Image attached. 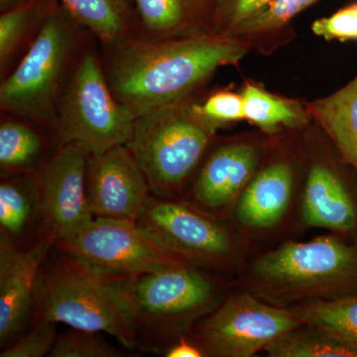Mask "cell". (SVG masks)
<instances>
[{
	"instance_id": "1",
	"label": "cell",
	"mask_w": 357,
	"mask_h": 357,
	"mask_svg": "<svg viewBox=\"0 0 357 357\" xmlns=\"http://www.w3.org/2000/svg\"><path fill=\"white\" fill-rule=\"evenodd\" d=\"M103 67L115 98L136 116L184 102L215 70L236 65L248 46L217 33L172 39L131 37L109 47Z\"/></svg>"
},
{
	"instance_id": "2",
	"label": "cell",
	"mask_w": 357,
	"mask_h": 357,
	"mask_svg": "<svg viewBox=\"0 0 357 357\" xmlns=\"http://www.w3.org/2000/svg\"><path fill=\"white\" fill-rule=\"evenodd\" d=\"M36 321L103 333L124 349L137 351L132 324L114 278L91 269L55 245L37 275L30 325Z\"/></svg>"
},
{
	"instance_id": "3",
	"label": "cell",
	"mask_w": 357,
	"mask_h": 357,
	"mask_svg": "<svg viewBox=\"0 0 357 357\" xmlns=\"http://www.w3.org/2000/svg\"><path fill=\"white\" fill-rule=\"evenodd\" d=\"M132 324L137 351L164 354L217 297L215 282L189 264L153 273L112 277Z\"/></svg>"
},
{
	"instance_id": "4",
	"label": "cell",
	"mask_w": 357,
	"mask_h": 357,
	"mask_svg": "<svg viewBox=\"0 0 357 357\" xmlns=\"http://www.w3.org/2000/svg\"><path fill=\"white\" fill-rule=\"evenodd\" d=\"M218 126L189 100L140 115L126 147L158 198L176 199L194 173Z\"/></svg>"
},
{
	"instance_id": "5",
	"label": "cell",
	"mask_w": 357,
	"mask_h": 357,
	"mask_svg": "<svg viewBox=\"0 0 357 357\" xmlns=\"http://www.w3.org/2000/svg\"><path fill=\"white\" fill-rule=\"evenodd\" d=\"M67 11L45 15L34 39L0 86V107L55 129L59 103L76 66L79 33Z\"/></svg>"
},
{
	"instance_id": "6",
	"label": "cell",
	"mask_w": 357,
	"mask_h": 357,
	"mask_svg": "<svg viewBox=\"0 0 357 357\" xmlns=\"http://www.w3.org/2000/svg\"><path fill=\"white\" fill-rule=\"evenodd\" d=\"M253 274L274 302L307 295H354L357 248L333 236L286 243L259 258Z\"/></svg>"
},
{
	"instance_id": "7",
	"label": "cell",
	"mask_w": 357,
	"mask_h": 357,
	"mask_svg": "<svg viewBox=\"0 0 357 357\" xmlns=\"http://www.w3.org/2000/svg\"><path fill=\"white\" fill-rule=\"evenodd\" d=\"M136 119L115 98L98 56L88 51L77 59L59 103L54 129L58 147L77 143L96 155L126 145Z\"/></svg>"
},
{
	"instance_id": "8",
	"label": "cell",
	"mask_w": 357,
	"mask_h": 357,
	"mask_svg": "<svg viewBox=\"0 0 357 357\" xmlns=\"http://www.w3.org/2000/svg\"><path fill=\"white\" fill-rule=\"evenodd\" d=\"M55 246L98 273L112 277L153 273L188 264L155 243L132 220L93 218L77 236Z\"/></svg>"
},
{
	"instance_id": "9",
	"label": "cell",
	"mask_w": 357,
	"mask_h": 357,
	"mask_svg": "<svg viewBox=\"0 0 357 357\" xmlns=\"http://www.w3.org/2000/svg\"><path fill=\"white\" fill-rule=\"evenodd\" d=\"M300 324L291 311L241 294L213 310L192 335L204 356L250 357Z\"/></svg>"
},
{
	"instance_id": "10",
	"label": "cell",
	"mask_w": 357,
	"mask_h": 357,
	"mask_svg": "<svg viewBox=\"0 0 357 357\" xmlns=\"http://www.w3.org/2000/svg\"><path fill=\"white\" fill-rule=\"evenodd\" d=\"M91 154L77 143L60 145L39 172V237L66 241L93 220L86 195ZM36 238V239H37Z\"/></svg>"
},
{
	"instance_id": "11",
	"label": "cell",
	"mask_w": 357,
	"mask_h": 357,
	"mask_svg": "<svg viewBox=\"0 0 357 357\" xmlns=\"http://www.w3.org/2000/svg\"><path fill=\"white\" fill-rule=\"evenodd\" d=\"M136 223L188 264L220 263L231 251V237L222 225L176 199L152 195Z\"/></svg>"
},
{
	"instance_id": "12",
	"label": "cell",
	"mask_w": 357,
	"mask_h": 357,
	"mask_svg": "<svg viewBox=\"0 0 357 357\" xmlns=\"http://www.w3.org/2000/svg\"><path fill=\"white\" fill-rule=\"evenodd\" d=\"M86 195L93 218L136 222L152 192L132 154L121 145L91 155Z\"/></svg>"
},
{
	"instance_id": "13",
	"label": "cell",
	"mask_w": 357,
	"mask_h": 357,
	"mask_svg": "<svg viewBox=\"0 0 357 357\" xmlns=\"http://www.w3.org/2000/svg\"><path fill=\"white\" fill-rule=\"evenodd\" d=\"M55 245L49 237H39L21 248L0 236V347L13 344L31 321L37 275Z\"/></svg>"
},
{
	"instance_id": "14",
	"label": "cell",
	"mask_w": 357,
	"mask_h": 357,
	"mask_svg": "<svg viewBox=\"0 0 357 357\" xmlns=\"http://www.w3.org/2000/svg\"><path fill=\"white\" fill-rule=\"evenodd\" d=\"M257 164L255 147L243 143L223 145L202 168L192 187V199L206 210H222L243 192Z\"/></svg>"
},
{
	"instance_id": "15",
	"label": "cell",
	"mask_w": 357,
	"mask_h": 357,
	"mask_svg": "<svg viewBox=\"0 0 357 357\" xmlns=\"http://www.w3.org/2000/svg\"><path fill=\"white\" fill-rule=\"evenodd\" d=\"M293 174L287 164L267 167L246 185L236 206L237 220L253 229L276 225L292 197Z\"/></svg>"
},
{
	"instance_id": "16",
	"label": "cell",
	"mask_w": 357,
	"mask_h": 357,
	"mask_svg": "<svg viewBox=\"0 0 357 357\" xmlns=\"http://www.w3.org/2000/svg\"><path fill=\"white\" fill-rule=\"evenodd\" d=\"M303 217L307 225L347 231L356 225L354 202L335 174L323 165L310 171L303 204Z\"/></svg>"
},
{
	"instance_id": "17",
	"label": "cell",
	"mask_w": 357,
	"mask_h": 357,
	"mask_svg": "<svg viewBox=\"0 0 357 357\" xmlns=\"http://www.w3.org/2000/svg\"><path fill=\"white\" fill-rule=\"evenodd\" d=\"M39 172L1 178L0 183V236L18 248H29L38 234Z\"/></svg>"
},
{
	"instance_id": "18",
	"label": "cell",
	"mask_w": 357,
	"mask_h": 357,
	"mask_svg": "<svg viewBox=\"0 0 357 357\" xmlns=\"http://www.w3.org/2000/svg\"><path fill=\"white\" fill-rule=\"evenodd\" d=\"M147 39H172L213 33L204 20L211 0H135Z\"/></svg>"
},
{
	"instance_id": "19",
	"label": "cell",
	"mask_w": 357,
	"mask_h": 357,
	"mask_svg": "<svg viewBox=\"0 0 357 357\" xmlns=\"http://www.w3.org/2000/svg\"><path fill=\"white\" fill-rule=\"evenodd\" d=\"M309 112L357 171V77L333 95L311 103Z\"/></svg>"
},
{
	"instance_id": "20",
	"label": "cell",
	"mask_w": 357,
	"mask_h": 357,
	"mask_svg": "<svg viewBox=\"0 0 357 357\" xmlns=\"http://www.w3.org/2000/svg\"><path fill=\"white\" fill-rule=\"evenodd\" d=\"M38 131L25 122L3 121L0 126L1 178L36 173L51 156Z\"/></svg>"
},
{
	"instance_id": "21",
	"label": "cell",
	"mask_w": 357,
	"mask_h": 357,
	"mask_svg": "<svg viewBox=\"0 0 357 357\" xmlns=\"http://www.w3.org/2000/svg\"><path fill=\"white\" fill-rule=\"evenodd\" d=\"M66 11L103 44L112 47L131 38L126 0H61Z\"/></svg>"
},
{
	"instance_id": "22",
	"label": "cell",
	"mask_w": 357,
	"mask_h": 357,
	"mask_svg": "<svg viewBox=\"0 0 357 357\" xmlns=\"http://www.w3.org/2000/svg\"><path fill=\"white\" fill-rule=\"evenodd\" d=\"M291 312L301 323L325 331L357 351V294L314 301Z\"/></svg>"
},
{
	"instance_id": "23",
	"label": "cell",
	"mask_w": 357,
	"mask_h": 357,
	"mask_svg": "<svg viewBox=\"0 0 357 357\" xmlns=\"http://www.w3.org/2000/svg\"><path fill=\"white\" fill-rule=\"evenodd\" d=\"M298 328L271 342L265 351L274 357H357V351L317 326Z\"/></svg>"
},
{
	"instance_id": "24",
	"label": "cell",
	"mask_w": 357,
	"mask_h": 357,
	"mask_svg": "<svg viewBox=\"0 0 357 357\" xmlns=\"http://www.w3.org/2000/svg\"><path fill=\"white\" fill-rule=\"evenodd\" d=\"M245 119L265 131H274L280 126H297L306 121L305 114L297 105L272 96L253 84L244 89Z\"/></svg>"
},
{
	"instance_id": "25",
	"label": "cell",
	"mask_w": 357,
	"mask_h": 357,
	"mask_svg": "<svg viewBox=\"0 0 357 357\" xmlns=\"http://www.w3.org/2000/svg\"><path fill=\"white\" fill-rule=\"evenodd\" d=\"M36 13V3L32 0H26L3 11L0 16V68L2 75L32 34L33 26L40 24L44 20L36 22L34 20Z\"/></svg>"
},
{
	"instance_id": "26",
	"label": "cell",
	"mask_w": 357,
	"mask_h": 357,
	"mask_svg": "<svg viewBox=\"0 0 357 357\" xmlns=\"http://www.w3.org/2000/svg\"><path fill=\"white\" fill-rule=\"evenodd\" d=\"M105 333L70 328L58 335L50 357H124L128 349L115 347Z\"/></svg>"
},
{
	"instance_id": "27",
	"label": "cell",
	"mask_w": 357,
	"mask_h": 357,
	"mask_svg": "<svg viewBox=\"0 0 357 357\" xmlns=\"http://www.w3.org/2000/svg\"><path fill=\"white\" fill-rule=\"evenodd\" d=\"M317 1L319 0H273L259 13L237 26L227 35L238 37L239 35L271 31L285 25L297 14Z\"/></svg>"
},
{
	"instance_id": "28",
	"label": "cell",
	"mask_w": 357,
	"mask_h": 357,
	"mask_svg": "<svg viewBox=\"0 0 357 357\" xmlns=\"http://www.w3.org/2000/svg\"><path fill=\"white\" fill-rule=\"evenodd\" d=\"M58 324L33 321L13 344L2 349L0 357H43L50 356L57 340Z\"/></svg>"
},
{
	"instance_id": "29",
	"label": "cell",
	"mask_w": 357,
	"mask_h": 357,
	"mask_svg": "<svg viewBox=\"0 0 357 357\" xmlns=\"http://www.w3.org/2000/svg\"><path fill=\"white\" fill-rule=\"evenodd\" d=\"M273 0H211L213 33L229 34Z\"/></svg>"
},
{
	"instance_id": "30",
	"label": "cell",
	"mask_w": 357,
	"mask_h": 357,
	"mask_svg": "<svg viewBox=\"0 0 357 357\" xmlns=\"http://www.w3.org/2000/svg\"><path fill=\"white\" fill-rule=\"evenodd\" d=\"M312 29L314 34L326 40H357V3L314 21Z\"/></svg>"
},
{
	"instance_id": "31",
	"label": "cell",
	"mask_w": 357,
	"mask_h": 357,
	"mask_svg": "<svg viewBox=\"0 0 357 357\" xmlns=\"http://www.w3.org/2000/svg\"><path fill=\"white\" fill-rule=\"evenodd\" d=\"M199 112L215 123L245 119V105L243 95L218 91L211 95L204 105H199Z\"/></svg>"
},
{
	"instance_id": "32",
	"label": "cell",
	"mask_w": 357,
	"mask_h": 357,
	"mask_svg": "<svg viewBox=\"0 0 357 357\" xmlns=\"http://www.w3.org/2000/svg\"><path fill=\"white\" fill-rule=\"evenodd\" d=\"M204 356L203 351L199 349L198 345L195 342H189L185 337L178 340L164 354L165 357H201Z\"/></svg>"
},
{
	"instance_id": "33",
	"label": "cell",
	"mask_w": 357,
	"mask_h": 357,
	"mask_svg": "<svg viewBox=\"0 0 357 357\" xmlns=\"http://www.w3.org/2000/svg\"><path fill=\"white\" fill-rule=\"evenodd\" d=\"M21 2H23V0H0V8H1L2 13H3L7 9L17 6Z\"/></svg>"
}]
</instances>
